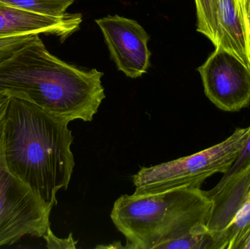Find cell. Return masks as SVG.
I'll return each instance as SVG.
<instances>
[{
  "mask_svg": "<svg viewBox=\"0 0 250 249\" xmlns=\"http://www.w3.org/2000/svg\"><path fill=\"white\" fill-rule=\"evenodd\" d=\"M9 93L1 133L6 165L52 210L57 204V192L67 190L74 169L70 122L53 115L23 94Z\"/></svg>",
  "mask_w": 250,
  "mask_h": 249,
  "instance_id": "6da1fadb",
  "label": "cell"
},
{
  "mask_svg": "<svg viewBox=\"0 0 250 249\" xmlns=\"http://www.w3.org/2000/svg\"><path fill=\"white\" fill-rule=\"evenodd\" d=\"M103 72L82 70L51 54L39 35L0 63V92L23 94L70 122L92 121L105 99Z\"/></svg>",
  "mask_w": 250,
  "mask_h": 249,
  "instance_id": "7a4b0ae2",
  "label": "cell"
},
{
  "mask_svg": "<svg viewBox=\"0 0 250 249\" xmlns=\"http://www.w3.org/2000/svg\"><path fill=\"white\" fill-rule=\"evenodd\" d=\"M212 206L207 191L185 187L121 196L114 203L111 218L126 238V249H159L188 234L209 231Z\"/></svg>",
  "mask_w": 250,
  "mask_h": 249,
  "instance_id": "3957f363",
  "label": "cell"
},
{
  "mask_svg": "<svg viewBox=\"0 0 250 249\" xmlns=\"http://www.w3.org/2000/svg\"><path fill=\"white\" fill-rule=\"evenodd\" d=\"M250 127L237 128L224 141L189 156L143 168L132 176L134 194H150L175 189L201 188L217 173L225 174L237 159Z\"/></svg>",
  "mask_w": 250,
  "mask_h": 249,
  "instance_id": "277c9868",
  "label": "cell"
},
{
  "mask_svg": "<svg viewBox=\"0 0 250 249\" xmlns=\"http://www.w3.org/2000/svg\"><path fill=\"white\" fill-rule=\"evenodd\" d=\"M51 212L27 184L9 171L0 134V247L25 235L42 238L50 228Z\"/></svg>",
  "mask_w": 250,
  "mask_h": 249,
  "instance_id": "5b68a950",
  "label": "cell"
},
{
  "mask_svg": "<svg viewBox=\"0 0 250 249\" xmlns=\"http://www.w3.org/2000/svg\"><path fill=\"white\" fill-rule=\"evenodd\" d=\"M208 99L219 109L238 112L250 105V70L237 57L215 47L198 69Z\"/></svg>",
  "mask_w": 250,
  "mask_h": 249,
  "instance_id": "8992f818",
  "label": "cell"
},
{
  "mask_svg": "<svg viewBox=\"0 0 250 249\" xmlns=\"http://www.w3.org/2000/svg\"><path fill=\"white\" fill-rule=\"evenodd\" d=\"M120 71L137 78L145 74L150 66L151 53L148 46L149 35L133 19L114 15L95 20Z\"/></svg>",
  "mask_w": 250,
  "mask_h": 249,
  "instance_id": "52a82bcc",
  "label": "cell"
},
{
  "mask_svg": "<svg viewBox=\"0 0 250 249\" xmlns=\"http://www.w3.org/2000/svg\"><path fill=\"white\" fill-rule=\"evenodd\" d=\"M83 16L67 13L62 18L35 14L0 1V38L41 33L60 37L62 42L80 29Z\"/></svg>",
  "mask_w": 250,
  "mask_h": 249,
  "instance_id": "ba28073f",
  "label": "cell"
},
{
  "mask_svg": "<svg viewBox=\"0 0 250 249\" xmlns=\"http://www.w3.org/2000/svg\"><path fill=\"white\" fill-rule=\"evenodd\" d=\"M217 46L250 70V0H218Z\"/></svg>",
  "mask_w": 250,
  "mask_h": 249,
  "instance_id": "9c48e42d",
  "label": "cell"
},
{
  "mask_svg": "<svg viewBox=\"0 0 250 249\" xmlns=\"http://www.w3.org/2000/svg\"><path fill=\"white\" fill-rule=\"evenodd\" d=\"M250 191V165L207 191L213 203L208 230L215 235L222 232L247 202Z\"/></svg>",
  "mask_w": 250,
  "mask_h": 249,
  "instance_id": "30bf717a",
  "label": "cell"
},
{
  "mask_svg": "<svg viewBox=\"0 0 250 249\" xmlns=\"http://www.w3.org/2000/svg\"><path fill=\"white\" fill-rule=\"evenodd\" d=\"M9 5L42 16L62 18L67 8L77 0H0Z\"/></svg>",
  "mask_w": 250,
  "mask_h": 249,
  "instance_id": "8fae6325",
  "label": "cell"
},
{
  "mask_svg": "<svg viewBox=\"0 0 250 249\" xmlns=\"http://www.w3.org/2000/svg\"><path fill=\"white\" fill-rule=\"evenodd\" d=\"M197 12V31L217 45L218 0H195Z\"/></svg>",
  "mask_w": 250,
  "mask_h": 249,
  "instance_id": "7c38bea8",
  "label": "cell"
},
{
  "mask_svg": "<svg viewBox=\"0 0 250 249\" xmlns=\"http://www.w3.org/2000/svg\"><path fill=\"white\" fill-rule=\"evenodd\" d=\"M159 249H223L221 241L211 231L192 232L166 243Z\"/></svg>",
  "mask_w": 250,
  "mask_h": 249,
  "instance_id": "4fadbf2b",
  "label": "cell"
},
{
  "mask_svg": "<svg viewBox=\"0 0 250 249\" xmlns=\"http://www.w3.org/2000/svg\"><path fill=\"white\" fill-rule=\"evenodd\" d=\"M250 228V201L245 202L231 222L221 234L225 249H236L239 241Z\"/></svg>",
  "mask_w": 250,
  "mask_h": 249,
  "instance_id": "5bb4252c",
  "label": "cell"
},
{
  "mask_svg": "<svg viewBox=\"0 0 250 249\" xmlns=\"http://www.w3.org/2000/svg\"><path fill=\"white\" fill-rule=\"evenodd\" d=\"M38 34L0 38V63L10 58L16 51L35 39Z\"/></svg>",
  "mask_w": 250,
  "mask_h": 249,
  "instance_id": "9a60e30c",
  "label": "cell"
},
{
  "mask_svg": "<svg viewBox=\"0 0 250 249\" xmlns=\"http://www.w3.org/2000/svg\"><path fill=\"white\" fill-rule=\"evenodd\" d=\"M249 165H250V130L245 146L242 148L237 159L235 161L229 171L226 173L223 174V178L220 181L227 179L228 178L234 175L236 172L245 169Z\"/></svg>",
  "mask_w": 250,
  "mask_h": 249,
  "instance_id": "2e32d148",
  "label": "cell"
},
{
  "mask_svg": "<svg viewBox=\"0 0 250 249\" xmlns=\"http://www.w3.org/2000/svg\"><path fill=\"white\" fill-rule=\"evenodd\" d=\"M42 238L46 242V247L49 249H76L77 241H75L73 234L70 233L68 238H57L52 231L51 228H48L47 232Z\"/></svg>",
  "mask_w": 250,
  "mask_h": 249,
  "instance_id": "e0dca14e",
  "label": "cell"
},
{
  "mask_svg": "<svg viewBox=\"0 0 250 249\" xmlns=\"http://www.w3.org/2000/svg\"><path fill=\"white\" fill-rule=\"evenodd\" d=\"M10 98V95L8 92H0V134L4 126Z\"/></svg>",
  "mask_w": 250,
  "mask_h": 249,
  "instance_id": "ac0fdd59",
  "label": "cell"
},
{
  "mask_svg": "<svg viewBox=\"0 0 250 249\" xmlns=\"http://www.w3.org/2000/svg\"><path fill=\"white\" fill-rule=\"evenodd\" d=\"M236 249H250V228L239 241Z\"/></svg>",
  "mask_w": 250,
  "mask_h": 249,
  "instance_id": "d6986e66",
  "label": "cell"
},
{
  "mask_svg": "<svg viewBox=\"0 0 250 249\" xmlns=\"http://www.w3.org/2000/svg\"><path fill=\"white\" fill-rule=\"evenodd\" d=\"M247 201H250V191L249 192V194H248V200H247Z\"/></svg>",
  "mask_w": 250,
  "mask_h": 249,
  "instance_id": "ffe728a7",
  "label": "cell"
}]
</instances>
